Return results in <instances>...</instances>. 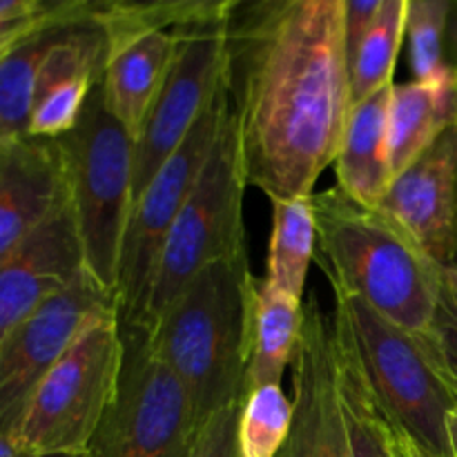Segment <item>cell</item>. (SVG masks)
Listing matches in <instances>:
<instances>
[{
	"instance_id": "obj_12",
	"label": "cell",
	"mask_w": 457,
	"mask_h": 457,
	"mask_svg": "<svg viewBox=\"0 0 457 457\" xmlns=\"http://www.w3.org/2000/svg\"><path fill=\"white\" fill-rule=\"evenodd\" d=\"M293 427L277 457H351L337 393L333 315L315 297L303 303L293 364Z\"/></svg>"
},
{
	"instance_id": "obj_18",
	"label": "cell",
	"mask_w": 457,
	"mask_h": 457,
	"mask_svg": "<svg viewBox=\"0 0 457 457\" xmlns=\"http://www.w3.org/2000/svg\"><path fill=\"white\" fill-rule=\"evenodd\" d=\"M393 85L351 107L333 161L337 179L335 186L369 208H378L395 177L388 150V105Z\"/></svg>"
},
{
	"instance_id": "obj_19",
	"label": "cell",
	"mask_w": 457,
	"mask_h": 457,
	"mask_svg": "<svg viewBox=\"0 0 457 457\" xmlns=\"http://www.w3.org/2000/svg\"><path fill=\"white\" fill-rule=\"evenodd\" d=\"M303 328V302L253 275L248 295V375L245 391L263 384H281L293 364Z\"/></svg>"
},
{
	"instance_id": "obj_1",
	"label": "cell",
	"mask_w": 457,
	"mask_h": 457,
	"mask_svg": "<svg viewBox=\"0 0 457 457\" xmlns=\"http://www.w3.org/2000/svg\"><path fill=\"white\" fill-rule=\"evenodd\" d=\"M228 87L248 186L311 199L351 114L344 0L239 3Z\"/></svg>"
},
{
	"instance_id": "obj_17",
	"label": "cell",
	"mask_w": 457,
	"mask_h": 457,
	"mask_svg": "<svg viewBox=\"0 0 457 457\" xmlns=\"http://www.w3.org/2000/svg\"><path fill=\"white\" fill-rule=\"evenodd\" d=\"M179 29H156L129 40L107 56L103 98L116 120L137 138L163 87L177 54Z\"/></svg>"
},
{
	"instance_id": "obj_20",
	"label": "cell",
	"mask_w": 457,
	"mask_h": 457,
	"mask_svg": "<svg viewBox=\"0 0 457 457\" xmlns=\"http://www.w3.org/2000/svg\"><path fill=\"white\" fill-rule=\"evenodd\" d=\"M457 123V76L442 83L393 85L388 105V150L400 174Z\"/></svg>"
},
{
	"instance_id": "obj_24",
	"label": "cell",
	"mask_w": 457,
	"mask_h": 457,
	"mask_svg": "<svg viewBox=\"0 0 457 457\" xmlns=\"http://www.w3.org/2000/svg\"><path fill=\"white\" fill-rule=\"evenodd\" d=\"M62 27L40 31L0 58V138L27 134L40 65Z\"/></svg>"
},
{
	"instance_id": "obj_30",
	"label": "cell",
	"mask_w": 457,
	"mask_h": 457,
	"mask_svg": "<svg viewBox=\"0 0 457 457\" xmlns=\"http://www.w3.org/2000/svg\"><path fill=\"white\" fill-rule=\"evenodd\" d=\"M241 402L219 411L214 418L201 427L196 445L190 457H239L237 446V422H239Z\"/></svg>"
},
{
	"instance_id": "obj_36",
	"label": "cell",
	"mask_w": 457,
	"mask_h": 457,
	"mask_svg": "<svg viewBox=\"0 0 457 457\" xmlns=\"http://www.w3.org/2000/svg\"><path fill=\"white\" fill-rule=\"evenodd\" d=\"M34 457H87V451H85V453H47V455H34Z\"/></svg>"
},
{
	"instance_id": "obj_25",
	"label": "cell",
	"mask_w": 457,
	"mask_h": 457,
	"mask_svg": "<svg viewBox=\"0 0 457 457\" xmlns=\"http://www.w3.org/2000/svg\"><path fill=\"white\" fill-rule=\"evenodd\" d=\"M409 0H384L351 65V105L366 101L379 89L391 87L402 40L406 36Z\"/></svg>"
},
{
	"instance_id": "obj_22",
	"label": "cell",
	"mask_w": 457,
	"mask_h": 457,
	"mask_svg": "<svg viewBox=\"0 0 457 457\" xmlns=\"http://www.w3.org/2000/svg\"><path fill=\"white\" fill-rule=\"evenodd\" d=\"M333 315V312H330ZM337 393L351 457H393L388 420L348 339L335 328Z\"/></svg>"
},
{
	"instance_id": "obj_6",
	"label": "cell",
	"mask_w": 457,
	"mask_h": 457,
	"mask_svg": "<svg viewBox=\"0 0 457 457\" xmlns=\"http://www.w3.org/2000/svg\"><path fill=\"white\" fill-rule=\"evenodd\" d=\"M123 369V326L107 311L85 326L27 400L13 440L27 455L85 453L114 402Z\"/></svg>"
},
{
	"instance_id": "obj_34",
	"label": "cell",
	"mask_w": 457,
	"mask_h": 457,
	"mask_svg": "<svg viewBox=\"0 0 457 457\" xmlns=\"http://www.w3.org/2000/svg\"><path fill=\"white\" fill-rule=\"evenodd\" d=\"M451 34H453V40H451V47H453V54H451V65L455 67L457 71V3H453V16H451Z\"/></svg>"
},
{
	"instance_id": "obj_13",
	"label": "cell",
	"mask_w": 457,
	"mask_h": 457,
	"mask_svg": "<svg viewBox=\"0 0 457 457\" xmlns=\"http://www.w3.org/2000/svg\"><path fill=\"white\" fill-rule=\"evenodd\" d=\"M437 266L457 262V123L451 125L420 159L395 174L379 201Z\"/></svg>"
},
{
	"instance_id": "obj_35",
	"label": "cell",
	"mask_w": 457,
	"mask_h": 457,
	"mask_svg": "<svg viewBox=\"0 0 457 457\" xmlns=\"http://www.w3.org/2000/svg\"><path fill=\"white\" fill-rule=\"evenodd\" d=\"M449 433H451V446H453V455L457 457V413L451 415Z\"/></svg>"
},
{
	"instance_id": "obj_15",
	"label": "cell",
	"mask_w": 457,
	"mask_h": 457,
	"mask_svg": "<svg viewBox=\"0 0 457 457\" xmlns=\"http://www.w3.org/2000/svg\"><path fill=\"white\" fill-rule=\"evenodd\" d=\"M65 201V172L54 138H0V262L25 245Z\"/></svg>"
},
{
	"instance_id": "obj_16",
	"label": "cell",
	"mask_w": 457,
	"mask_h": 457,
	"mask_svg": "<svg viewBox=\"0 0 457 457\" xmlns=\"http://www.w3.org/2000/svg\"><path fill=\"white\" fill-rule=\"evenodd\" d=\"M107 62L103 31L92 16L62 27L40 65L27 134L61 138L76 128Z\"/></svg>"
},
{
	"instance_id": "obj_7",
	"label": "cell",
	"mask_w": 457,
	"mask_h": 457,
	"mask_svg": "<svg viewBox=\"0 0 457 457\" xmlns=\"http://www.w3.org/2000/svg\"><path fill=\"white\" fill-rule=\"evenodd\" d=\"M245 187L248 181L230 107L190 196L170 228L143 328H147L201 270L223 259L248 254L244 223Z\"/></svg>"
},
{
	"instance_id": "obj_33",
	"label": "cell",
	"mask_w": 457,
	"mask_h": 457,
	"mask_svg": "<svg viewBox=\"0 0 457 457\" xmlns=\"http://www.w3.org/2000/svg\"><path fill=\"white\" fill-rule=\"evenodd\" d=\"M0 457H29V455L18 446V442L13 440L12 433L0 428Z\"/></svg>"
},
{
	"instance_id": "obj_23",
	"label": "cell",
	"mask_w": 457,
	"mask_h": 457,
	"mask_svg": "<svg viewBox=\"0 0 457 457\" xmlns=\"http://www.w3.org/2000/svg\"><path fill=\"white\" fill-rule=\"evenodd\" d=\"M272 204L266 279L303 302L308 270L317 253V226L311 199H279Z\"/></svg>"
},
{
	"instance_id": "obj_31",
	"label": "cell",
	"mask_w": 457,
	"mask_h": 457,
	"mask_svg": "<svg viewBox=\"0 0 457 457\" xmlns=\"http://www.w3.org/2000/svg\"><path fill=\"white\" fill-rule=\"evenodd\" d=\"M382 3L384 0H344V47H346L348 71L370 27L378 21Z\"/></svg>"
},
{
	"instance_id": "obj_27",
	"label": "cell",
	"mask_w": 457,
	"mask_h": 457,
	"mask_svg": "<svg viewBox=\"0 0 457 457\" xmlns=\"http://www.w3.org/2000/svg\"><path fill=\"white\" fill-rule=\"evenodd\" d=\"M451 16H453L451 0H409L406 36H409L413 80L442 83L457 76L446 49Z\"/></svg>"
},
{
	"instance_id": "obj_28",
	"label": "cell",
	"mask_w": 457,
	"mask_h": 457,
	"mask_svg": "<svg viewBox=\"0 0 457 457\" xmlns=\"http://www.w3.org/2000/svg\"><path fill=\"white\" fill-rule=\"evenodd\" d=\"M94 0H0V58L31 36L92 16Z\"/></svg>"
},
{
	"instance_id": "obj_29",
	"label": "cell",
	"mask_w": 457,
	"mask_h": 457,
	"mask_svg": "<svg viewBox=\"0 0 457 457\" xmlns=\"http://www.w3.org/2000/svg\"><path fill=\"white\" fill-rule=\"evenodd\" d=\"M457 402V262L445 268L440 299L427 337H420Z\"/></svg>"
},
{
	"instance_id": "obj_21",
	"label": "cell",
	"mask_w": 457,
	"mask_h": 457,
	"mask_svg": "<svg viewBox=\"0 0 457 457\" xmlns=\"http://www.w3.org/2000/svg\"><path fill=\"white\" fill-rule=\"evenodd\" d=\"M239 0H94L92 21L105 38L107 56L129 40L156 29H181L232 12Z\"/></svg>"
},
{
	"instance_id": "obj_14",
	"label": "cell",
	"mask_w": 457,
	"mask_h": 457,
	"mask_svg": "<svg viewBox=\"0 0 457 457\" xmlns=\"http://www.w3.org/2000/svg\"><path fill=\"white\" fill-rule=\"evenodd\" d=\"M85 270L70 201L0 262V342Z\"/></svg>"
},
{
	"instance_id": "obj_2",
	"label": "cell",
	"mask_w": 457,
	"mask_h": 457,
	"mask_svg": "<svg viewBox=\"0 0 457 457\" xmlns=\"http://www.w3.org/2000/svg\"><path fill=\"white\" fill-rule=\"evenodd\" d=\"M317 253L333 293L369 303L415 337H427L440 299L445 268L382 210L361 205L337 186L311 196Z\"/></svg>"
},
{
	"instance_id": "obj_9",
	"label": "cell",
	"mask_w": 457,
	"mask_h": 457,
	"mask_svg": "<svg viewBox=\"0 0 457 457\" xmlns=\"http://www.w3.org/2000/svg\"><path fill=\"white\" fill-rule=\"evenodd\" d=\"M230 107V87L226 80L183 145L165 161L163 168L152 177L145 190L134 201L120 248L116 286L120 326H143L145 321L156 266L170 228L190 196Z\"/></svg>"
},
{
	"instance_id": "obj_5",
	"label": "cell",
	"mask_w": 457,
	"mask_h": 457,
	"mask_svg": "<svg viewBox=\"0 0 457 457\" xmlns=\"http://www.w3.org/2000/svg\"><path fill=\"white\" fill-rule=\"evenodd\" d=\"M333 324L355 351L393 427L436 457H455L449 420L457 402L427 346L409 330L348 293H333Z\"/></svg>"
},
{
	"instance_id": "obj_10",
	"label": "cell",
	"mask_w": 457,
	"mask_h": 457,
	"mask_svg": "<svg viewBox=\"0 0 457 457\" xmlns=\"http://www.w3.org/2000/svg\"><path fill=\"white\" fill-rule=\"evenodd\" d=\"M237 7L223 16L179 29L177 54L168 79L134 138L132 205L165 161L183 145L228 80L230 25Z\"/></svg>"
},
{
	"instance_id": "obj_11",
	"label": "cell",
	"mask_w": 457,
	"mask_h": 457,
	"mask_svg": "<svg viewBox=\"0 0 457 457\" xmlns=\"http://www.w3.org/2000/svg\"><path fill=\"white\" fill-rule=\"evenodd\" d=\"M107 311H119L116 297L80 272L65 290L49 297L0 342V428L13 433L40 379L74 344L85 326Z\"/></svg>"
},
{
	"instance_id": "obj_26",
	"label": "cell",
	"mask_w": 457,
	"mask_h": 457,
	"mask_svg": "<svg viewBox=\"0 0 457 457\" xmlns=\"http://www.w3.org/2000/svg\"><path fill=\"white\" fill-rule=\"evenodd\" d=\"M293 397L281 384L245 391L237 422V446L239 457H277L284 449L293 427Z\"/></svg>"
},
{
	"instance_id": "obj_32",
	"label": "cell",
	"mask_w": 457,
	"mask_h": 457,
	"mask_svg": "<svg viewBox=\"0 0 457 457\" xmlns=\"http://www.w3.org/2000/svg\"><path fill=\"white\" fill-rule=\"evenodd\" d=\"M388 437H391L393 457H436L428 453L418 440H413L409 433L402 431L400 427H393L391 422H388Z\"/></svg>"
},
{
	"instance_id": "obj_4",
	"label": "cell",
	"mask_w": 457,
	"mask_h": 457,
	"mask_svg": "<svg viewBox=\"0 0 457 457\" xmlns=\"http://www.w3.org/2000/svg\"><path fill=\"white\" fill-rule=\"evenodd\" d=\"M85 270L116 297L120 248L132 212L134 138L112 116L101 83L79 123L56 138Z\"/></svg>"
},
{
	"instance_id": "obj_8",
	"label": "cell",
	"mask_w": 457,
	"mask_h": 457,
	"mask_svg": "<svg viewBox=\"0 0 457 457\" xmlns=\"http://www.w3.org/2000/svg\"><path fill=\"white\" fill-rule=\"evenodd\" d=\"M201 427L179 379L156 360L143 326H123L119 391L87 457H190Z\"/></svg>"
},
{
	"instance_id": "obj_3",
	"label": "cell",
	"mask_w": 457,
	"mask_h": 457,
	"mask_svg": "<svg viewBox=\"0 0 457 457\" xmlns=\"http://www.w3.org/2000/svg\"><path fill=\"white\" fill-rule=\"evenodd\" d=\"M250 257L201 270L147 326L152 353L179 379L196 424L245 395Z\"/></svg>"
}]
</instances>
